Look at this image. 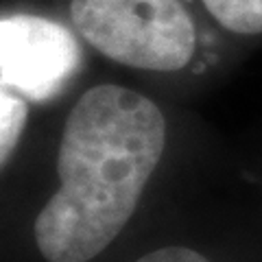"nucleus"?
<instances>
[{"label":"nucleus","mask_w":262,"mask_h":262,"mask_svg":"<svg viewBox=\"0 0 262 262\" xmlns=\"http://www.w3.org/2000/svg\"><path fill=\"white\" fill-rule=\"evenodd\" d=\"M221 27L238 35L262 33V0H201Z\"/></svg>","instance_id":"20e7f679"},{"label":"nucleus","mask_w":262,"mask_h":262,"mask_svg":"<svg viewBox=\"0 0 262 262\" xmlns=\"http://www.w3.org/2000/svg\"><path fill=\"white\" fill-rule=\"evenodd\" d=\"M81 48L63 24L31 13L0 20V79L3 88L31 103L57 96L77 75Z\"/></svg>","instance_id":"7ed1b4c3"},{"label":"nucleus","mask_w":262,"mask_h":262,"mask_svg":"<svg viewBox=\"0 0 262 262\" xmlns=\"http://www.w3.org/2000/svg\"><path fill=\"white\" fill-rule=\"evenodd\" d=\"M166 146V120L151 98L96 85L66 118L57 190L35 219L48 262H90L122 232Z\"/></svg>","instance_id":"f257e3e1"},{"label":"nucleus","mask_w":262,"mask_h":262,"mask_svg":"<svg viewBox=\"0 0 262 262\" xmlns=\"http://www.w3.org/2000/svg\"><path fill=\"white\" fill-rule=\"evenodd\" d=\"M27 98L9 88L0 90V162L7 164L27 127Z\"/></svg>","instance_id":"39448f33"},{"label":"nucleus","mask_w":262,"mask_h":262,"mask_svg":"<svg viewBox=\"0 0 262 262\" xmlns=\"http://www.w3.org/2000/svg\"><path fill=\"white\" fill-rule=\"evenodd\" d=\"M136 262H210V260L201 256L199 251L188 247H162L138 258Z\"/></svg>","instance_id":"423d86ee"},{"label":"nucleus","mask_w":262,"mask_h":262,"mask_svg":"<svg viewBox=\"0 0 262 262\" xmlns=\"http://www.w3.org/2000/svg\"><path fill=\"white\" fill-rule=\"evenodd\" d=\"M79 35L138 70L173 72L192 59L196 33L182 0H72Z\"/></svg>","instance_id":"f03ea898"}]
</instances>
